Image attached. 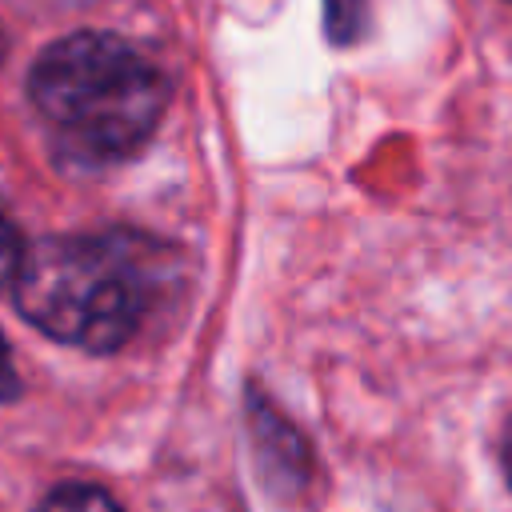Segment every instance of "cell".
Masks as SVG:
<instances>
[{
    "mask_svg": "<svg viewBox=\"0 0 512 512\" xmlns=\"http://www.w3.org/2000/svg\"><path fill=\"white\" fill-rule=\"evenodd\" d=\"M36 512H120V504L96 484H60L40 500Z\"/></svg>",
    "mask_w": 512,
    "mask_h": 512,
    "instance_id": "4",
    "label": "cell"
},
{
    "mask_svg": "<svg viewBox=\"0 0 512 512\" xmlns=\"http://www.w3.org/2000/svg\"><path fill=\"white\" fill-rule=\"evenodd\" d=\"M12 300L44 336L116 352L148 312V268L132 240L108 236H44L12 268Z\"/></svg>",
    "mask_w": 512,
    "mask_h": 512,
    "instance_id": "2",
    "label": "cell"
},
{
    "mask_svg": "<svg viewBox=\"0 0 512 512\" xmlns=\"http://www.w3.org/2000/svg\"><path fill=\"white\" fill-rule=\"evenodd\" d=\"M28 96L68 156L116 164L156 132L168 108V80L124 36L72 32L36 56Z\"/></svg>",
    "mask_w": 512,
    "mask_h": 512,
    "instance_id": "1",
    "label": "cell"
},
{
    "mask_svg": "<svg viewBox=\"0 0 512 512\" xmlns=\"http://www.w3.org/2000/svg\"><path fill=\"white\" fill-rule=\"evenodd\" d=\"M368 4L372 0H324V32L336 48H348L368 32Z\"/></svg>",
    "mask_w": 512,
    "mask_h": 512,
    "instance_id": "3",
    "label": "cell"
},
{
    "mask_svg": "<svg viewBox=\"0 0 512 512\" xmlns=\"http://www.w3.org/2000/svg\"><path fill=\"white\" fill-rule=\"evenodd\" d=\"M500 460H504V472H508V480H512V424H508V432H504V444H500Z\"/></svg>",
    "mask_w": 512,
    "mask_h": 512,
    "instance_id": "7",
    "label": "cell"
},
{
    "mask_svg": "<svg viewBox=\"0 0 512 512\" xmlns=\"http://www.w3.org/2000/svg\"><path fill=\"white\" fill-rule=\"evenodd\" d=\"M0 260H12V228L4 220V212H0Z\"/></svg>",
    "mask_w": 512,
    "mask_h": 512,
    "instance_id": "6",
    "label": "cell"
},
{
    "mask_svg": "<svg viewBox=\"0 0 512 512\" xmlns=\"http://www.w3.org/2000/svg\"><path fill=\"white\" fill-rule=\"evenodd\" d=\"M20 392V380H16V368H12V356H8V344L0 336V400H12Z\"/></svg>",
    "mask_w": 512,
    "mask_h": 512,
    "instance_id": "5",
    "label": "cell"
}]
</instances>
